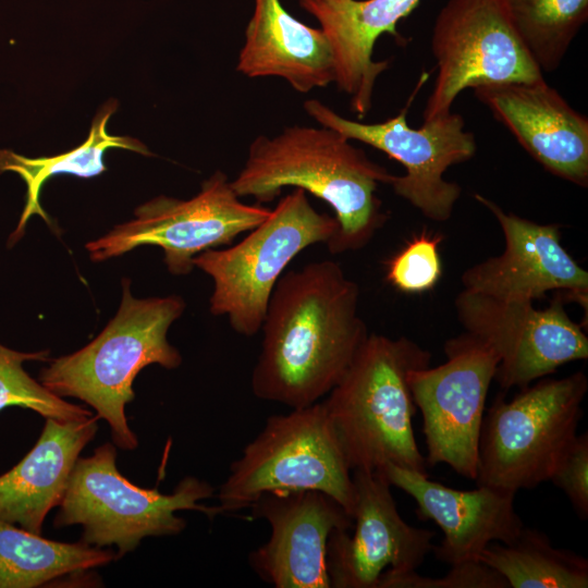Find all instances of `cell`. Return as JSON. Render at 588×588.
Masks as SVG:
<instances>
[{"label":"cell","instance_id":"6da1fadb","mask_svg":"<svg viewBox=\"0 0 588 588\" xmlns=\"http://www.w3.org/2000/svg\"><path fill=\"white\" fill-rule=\"evenodd\" d=\"M359 286L332 260L310 262L278 280L261 324L250 387L291 409L313 405L342 379L368 336Z\"/></svg>","mask_w":588,"mask_h":588},{"label":"cell","instance_id":"7a4b0ae2","mask_svg":"<svg viewBox=\"0 0 588 588\" xmlns=\"http://www.w3.org/2000/svg\"><path fill=\"white\" fill-rule=\"evenodd\" d=\"M393 176L335 130L293 125L273 137L258 135L231 186L240 198L259 204L272 201L286 186L322 199L339 223L326 245L341 254L365 247L384 224L376 192Z\"/></svg>","mask_w":588,"mask_h":588},{"label":"cell","instance_id":"3957f363","mask_svg":"<svg viewBox=\"0 0 588 588\" xmlns=\"http://www.w3.org/2000/svg\"><path fill=\"white\" fill-rule=\"evenodd\" d=\"M430 360L429 351L405 336L368 334L322 401L352 471L392 464L428 474L413 429L417 407L408 375Z\"/></svg>","mask_w":588,"mask_h":588},{"label":"cell","instance_id":"277c9868","mask_svg":"<svg viewBox=\"0 0 588 588\" xmlns=\"http://www.w3.org/2000/svg\"><path fill=\"white\" fill-rule=\"evenodd\" d=\"M184 308L177 295L134 298L124 279L115 317L89 344L53 359L41 370L40 383L60 397L84 401L108 422L117 446L136 449L137 437L125 415V405L135 397L133 381L146 366L158 364L173 369L182 364L167 332Z\"/></svg>","mask_w":588,"mask_h":588},{"label":"cell","instance_id":"5b68a950","mask_svg":"<svg viewBox=\"0 0 588 588\" xmlns=\"http://www.w3.org/2000/svg\"><path fill=\"white\" fill-rule=\"evenodd\" d=\"M588 391L584 371L495 396L478 444L477 486L517 492L550 481L574 443Z\"/></svg>","mask_w":588,"mask_h":588},{"label":"cell","instance_id":"8992f818","mask_svg":"<svg viewBox=\"0 0 588 588\" xmlns=\"http://www.w3.org/2000/svg\"><path fill=\"white\" fill-rule=\"evenodd\" d=\"M115 462L111 443L96 448L91 456L78 457L54 517L56 527L81 525L82 541L96 548L115 546L122 556L145 537L182 532L186 520L177 511H198L210 519L221 514L218 505L200 503L215 492L204 480L185 477L172 493L163 494L157 488L131 483Z\"/></svg>","mask_w":588,"mask_h":588},{"label":"cell","instance_id":"52a82bcc","mask_svg":"<svg viewBox=\"0 0 588 588\" xmlns=\"http://www.w3.org/2000/svg\"><path fill=\"white\" fill-rule=\"evenodd\" d=\"M322 402L272 415L230 467L217 498L221 514L249 509L262 494L317 490L353 518V477Z\"/></svg>","mask_w":588,"mask_h":588},{"label":"cell","instance_id":"ba28073f","mask_svg":"<svg viewBox=\"0 0 588 588\" xmlns=\"http://www.w3.org/2000/svg\"><path fill=\"white\" fill-rule=\"evenodd\" d=\"M338 230L334 216L317 211L307 192L294 188L241 242L224 249H207L193 259L194 267L213 281L211 314L226 316L241 335L257 334L287 265L307 247L327 244Z\"/></svg>","mask_w":588,"mask_h":588},{"label":"cell","instance_id":"9c48e42d","mask_svg":"<svg viewBox=\"0 0 588 588\" xmlns=\"http://www.w3.org/2000/svg\"><path fill=\"white\" fill-rule=\"evenodd\" d=\"M270 212L260 204H244L226 174L216 171L193 198L158 196L139 206L133 220L88 242L86 248L91 260L102 261L140 245H157L164 253L169 271L185 275L198 254L230 244L264 222Z\"/></svg>","mask_w":588,"mask_h":588},{"label":"cell","instance_id":"30bf717a","mask_svg":"<svg viewBox=\"0 0 588 588\" xmlns=\"http://www.w3.org/2000/svg\"><path fill=\"white\" fill-rule=\"evenodd\" d=\"M408 105L395 117L372 124L346 119L317 99L307 100L304 109L321 126L379 149L400 162L405 173L394 175L390 182L394 193L428 219L446 221L462 188L443 175L450 167L474 157L475 136L465 130L464 118L452 111L425 120L418 128L411 127L406 119Z\"/></svg>","mask_w":588,"mask_h":588},{"label":"cell","instance_id":"8fae6325","mask_svg":"<svg viewBox=\"0 0 588 588\" xmlns=\"http://www.w3.org/2000/svg\"><path fill=\"white\" fill-rule=\"evenodd\" d=\"M438 74L424 121L451 112L466 88L543 78L500 0H449L431 35Z\"/></svg>","mask_w":588,"mask_h":588},{"label":"cell","instance_id":"7c38bea8","mask_svg":"<svg viewBox=\"0 0 588 588\" xmlns=\"http://www.w3.org/2000/svg\"><path fill=\"white\" fill-rule=\"evenodd\" d=\"M443 351L445 363L408 375L414 403L422 416L425 458L427 465L446 464L475 480L486 400L499 356L466 331L448 340Z\"/></svg>","mask_w":588,"mask_h":588},{"label":"cell","instance_id":"4fadbf2b","mask_svg":"<svg viewBox=\"0 0 588 588\" xmlns=\"http://www.w3.org/2000/svg\"><path fill=\"white\" fill-rule=\"evenodd\" d=\"M466 332L486 342L499 356L494 379L507 391L523 389L559 367L588 358V338L563 301L537 309L530 302L501 301L462 290L454 303Z\"/></svg>","mask_w":588,"mask_h":588},{"label":"cell","instance_id":"5bb4252c","mask_svg":"<svg viewBox=\"0 0 588 588\" xmlns=\"http://www.w3.org/2000/svg\"><path fill=\"white\" fill-rule=\"evenodd\" d=\"M353 534L334 529L327 546L331 588H378L383 575L416 571L432 551L434 532L407 524L379 469H354Z\"/></svg>","mask_w":588,"mask_h":588},{"label":"cell","instance_id":"9a60e30c","mask_svg":"<svg viewBox=\"0 0 588 588\" xmlns=\"http://www.w3.org/2000/svg\"><path fill=\"white\" fill-rule=\"evenodd\" d=\"M499 222L504 236L502 254L465 270L464 290L509 302H530L550 291H562L587 310L588 273L561 243L560 224H541L505 212L475 194Z\"/></svg>","mask_w":588,"mask_h":588},{"label":"cell","instance_id":"2e32d148","mask_svg":"<svg viewBox=\"0 0 588 588\" xmlns=\"http://www.w3.org/2000/svg\"><path fill=\"white\" fill-rule=\"evenodd\" d=\"M249 509L252 518L271 527L269 540L248 558L264 581L275 588H331L330 534L353 527V518L333 498L317 490L267 492Z\"/></svg>","mask_w":588,"mask_h":588},{"label":"cell","instance_id":"e0dca14e","mask_svg":"<svg viewBox=\"0 0 588 588\" xmlns=\"http://www.w3.org/2000/svg\"><path fill=\"white\" fill-rule=\"evenodd\" d=\"M378 469L391 486L415 500L420 519L433 520L441 528L443 539L432 552L450 565L478 560L491 542L511 543L525 527L515 510L514 491L490 486L457 490L396 465Z\"/></svg>","mask_w":588,"mask_h":588},{"label":"cell","instance_id":"ac0fdd59","mask_svg":"<svg viewBox=\"0 0 588 588\" xmlns=\"http://www.w3.org/2000/svg\"><path fill=\"white\" fill-rule=\"evenodd\" d=\"M547 171L578 186L588 185V119L575 110L544 78L474 88Z\"/></svg>","mask_w":588,"mask_h":588},{"label":"cell","instance_id":"d6986e66","mask_svg":"<svg viewBox=\"0 0 588 588\" xmlns=\"http://www.w3.org/2000/svg\"><path fill=\"white\" fill-rule=\"evenodd\" d=\"M421 0H299L326 34L333 52L335 83L351 99L359 118L371 108L378 76L388 61H373L377 39L385 33L397 35L396 24L408 16Z\"/></svg>","mask_w":588,"mask_h":588},{"label":"cell","instance_id":"ffe728a7","mask_svg":"<svg viewBox=\"0 0 588 588\" xmlns=\"http://www.w3.org/2000/svg\"><path fill=\"white\" fill-rule=\"evenodd\" d=\"M98 419L46 418L33 449L0 475V519L41 535L47 514L62 500L79 453L96 436Z\"/></svg>","mask_w":588,"mask_h":588},{"label":"cell","instance_id":"44dd1931","mask_svg":"<svg viewBox=\"0 0 588 588\" xmlns=\"http://www.w3.org/2000/svg\"><path fill=\"white\" fill-rule=\"evenodd\" d=\"M236 70L248 77H281L298 93L335 81L333 52L323 30L293 17L280 0H255Z\"/></svg>","mask_w":588,"mask_h":588},{"label":"cell","instance_id":"7402d4cb","mask_svg":"<svg viewBox=\"0 0 588 588\" xmlns=\"http://www.w3.org/2000/svg\"><path fill=\"white\" fill-rule=\"evenodd\" d=\"M112 551L78 541L45 539L0 519V588H35L59 577L106 565Z\"/></svg>","mask_w":588,"mask_h":588},{"label":"cell","instance_id":"603a6c76","mask_svg":"<svg viewBox=\"0 0 588 588\" xmlns=\"http://www.w3.org/2000/svg\"><path fill=\"white\" fill-rule=\"evenodd\" d=\"M478 560L497 571L510 588L588 587L587 559L555 548L535 528L524 527L511 543H489Z\"/></svg>","mask_w":588,"mask_h":588},{"label":"cell","instance_id":"cb8c5ba5","mask_svg":"<svg viewBox=\"0 0 588 588\" xmlns=\"http://www.w3.org/2000/svg\"><path fill=\"white\" fill-rule=\"evenodd\" d=\"M115 110L108 107L93 122L88 138L75 149L68 152L40 158H26L9 150H0V172L14 171L27 185V199L19 226L14 232L17 237L23 234L27 220L39 215L49 221L39 203L42 184L56 174L70 173L81 177H93L105 170L103 155L109 148H123L142 155L151 154L140 142L131 137L112 136L107 132V123Z\"/></svg>","mask_w":588,"mask_h":588},{"label":"cell","instance_id":"d4e9b609","mask_svg":"<svg viewBox=\"0 0 588 588\" xmlns=\"http://www.w3.org/2000/svg\"><path fill=\"white\" fill-rule=\"evenodd\" d=\"M514 30L543 72L555 71L588 20V0H500Z\"/></svg>","mask_w":588,"mask_h":588},{"label":"cell","instance_id":"484cf974","mask_svg":"<svg viewBox=\"0 0 588 588\" xmlns=\"http://www.w3.org/2000/svg\"><path fill=\"white\" fill-rule=\"evenodd\" d=\"M48 354V351L17 352L0 344V411L20 406L45 418L62 421L84 420L93 416L90 411L64 401L24 370V362L46 360Z\"/></svg>","mask_w":588,"mask_h":588},{"label":"cell","instance_id":"4316f807","mask_svg":"<svg viewBox=\"0 0 588 588\" xmlns=\"http://www.w3.org/2000/svg\"><path fill=\"white\" fill-rule=\"evenodd\" d=\"M440 236L421 233L415 236L389 262L387 279L408 294L431 290L441 277Z\"/></svg>","mask_w":588,"mask_h":588},{"label":"cell","instance_id":"83f0119b","mask_svg":"<svg viewBox=\"0 0 588 588\" xmlns=\"http://www.w3.org/2000/svg\"><path fill=\"white\" fill-rule=\"evenodd\" d=\"M378 588H510L506 580L480 560H469L451 565L441 577H425L409 571L383 575Z\"/></svg>","mask_w":588,"mask_h":588},{"label":"cell","instance_id":"f1b7e54d","mask_svg":"<svg viewBox=\"0 0 588 588\" xmlns=\"http://www.w3.org/2000/svg\"><path fill=\"white\" fill-rule=\"evenodd\" d=\"M550 481L568 498L580 519L588 517V433L578 434Z\"/></svg>","mask_w":588,"mask_h":588}]
</instances>
